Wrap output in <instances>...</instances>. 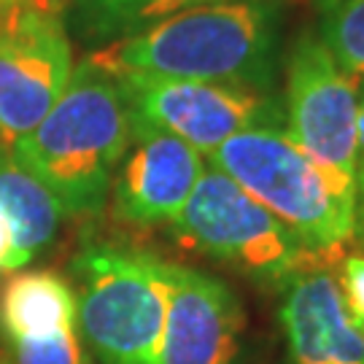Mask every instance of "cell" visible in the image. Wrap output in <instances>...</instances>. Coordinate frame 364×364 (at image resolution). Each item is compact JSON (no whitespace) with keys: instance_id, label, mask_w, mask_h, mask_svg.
I'll return each instance as SVG.
<instances>
[{"instance_id":"cell-1","label":"cell","mask_w":364,"mask_h":364,"mask_svg":"<svg viewBox=\"0 0 364 364\" xmlns=\"http://www.w3.org/2000/svg\"><path fill=\"white\" fill-rule=\"evenodd\" d=\"M278 0H210L173 11L90 57L111 73L232 84L270 92L278 65Z\"/></svg>"},{"instance_id":"cell-2","label":"cell","mask_w":364,"mask_h":364,"mask_svg":"<svg viewBox=\"0 0 364 364\" xmlns=\"http://www.w3.org/2000/svg\"><path fill=\"white\" fill-rule=\"evenodd\" d=\"M127 144L130 103L122 84L87 54L49 114L14 141L9 154L52 192L65 213L90 216L111 197Z\"/></svg>"},{"instance_id":"cell-3","label":"cell","mask_w":364,"mask_h":364,"mask_svg":"<svg viewBox=\"0 0 364 364\" xmlns=\"http://www.w3.org/2000/svg\"><path fill=\"white\" fill-rule=\"evenodd\" d=\"M208 159L284 221L318 264L340 259L356 240V178L299 149L284 127L235 132Z\"/></svg>"},{"instance_id":"cell-4","label":"cell","mask_w":364,"mask_h":364,"mask_svg":"<svg viewBox=\"0 0 364 364\" xmlns=\"http://www.w3.org/2000/svg\"><path fill=\"white\" fill-rule=\"evenodd\" d=\"M76 332L100 364H156L168 262L119 246H92L73 259Z\"/></svg>"},{"instance_id":"cell-5","label":"cell","mask_w":364,"mask_h":364,"mask_svg":"<svg viewBox=\"0 0 364 364\" xmlns=\"http://www.w3.org/2000/svg\"><path fill=\"white\" fill-rule=\"evenodd\" d=\"M170 230L183 248L230 262L259 278L287 281L318 264L284 221L213 165H205Z\"/></svg>"},{"instance_id":"cell-6","label":"cell","mask_w":364,"mask_h":364,"mask_svg":"<svg viewBox=\"0 0 364 364\" xmlns=\"http://www.w3.org/2000/svg\"><path fill=\"white\" fill-rule=\"evenodd\" d=\"M60 11L0 9V138L11 146L49 114L73 73Z\"/></svg>"},{"instance_id":"cell-7","label":"cell","mask_w":364,"mask_h":364,"mask_svg":"<svg viewBox=\"0 0 364 364\" xmlns=\"http://www.w3.org/2000/svg\"><path fill=\"white\" fill-rule=\"evenodd\" d=\"M114 76L122 84L132 117L181 138L203 156L213 154L235 132L257 124H278L281 114V105H275L267 92L246 87L138 73Z\"/></svg>"},{"instance_id":"cell-8","label":"cell","mask_w":364,"mask_h":364,"mask_svg":"<svg viewBox=\"0 0 364 364\" xmlns=\"http://www.w3.org/2000/svg\"><path fill=\"white\" fill-rule=\"evenodd\" d=\"M284 114V130L299 149L356 178L359 78L316 33L302 36L289 57Z\"/></svg>"},{"instance_id":"cell-9","label":"cell","mask_w":364,"mask_h":364,"mask_svg":"<svg viewBox=\"0 0 364 364\" xmlns=\"http://www.w3.org/2000/svg\"><path fill=\"white\" fill-rule=\"evenodd\" d=\"M203 170L200 151L130 114V144L111 183L117 219L135 227H170L195 192Z\"/></svg>"},{"instance_id":"cell-10","label":"cell","mask_w":364,"mask_h":364,"mask_svg":"<svg viewBox=\"0 0 364 364\" xmlns=\"http://www.w3.org/2000/svg\"><path fill=\"white\" fill-rule=\"evenodd\" d=\"M168 311L156 364H235L246 318L232 289L178 264H168Z\"/></svg>"},{"instance_id":"cell-11","label":"cell","mask_w":364,"mask_h":364,"mask_svg":"<svg viewBox=\"0 0 364 364\" xmlns=\"http://www.w3.org/2000/svg\"><path fill=\"white\" fill-rule=\"evenodd\" d=\"M281 284L278 316L291 364H364V332L335 275L313 264Z\"/></svg>"},{"instance_id":"cell-12","label":"cell","mask_w":364,"mask_h":364,"mask_svg":"<svg viewBox=\"0 0 364 364\" xmlns=\"http://www.w3.org/2000/svg\"><path fill=\"white\" fill-rule=\"evenodd\" d=\"M76 329V294L46 270L19 273L0 291V332L9 343L43 340Z\"/></svg>"},{"instance_id":"cell-13","label":"cell","mask_w":364,"mask_h":364,"mask_svg":"<svg viewBox=\"0 0 364 364\" xmlns=\"http://www.w3.org/2000/svg\"><path fill=\"white\" fill-rule=\"evenodd\" d=\"M0 216L27 259L52 243L65 216L52 192L14 162L9 146L0 149Z\"/></svg>"},{"instance_id":"cell-14","label":"cell","mask_w":364,"mask_h":364,"mask_svg":"<svg viewBox=\"0 0 364 364\" xmlns=\"http://www.w3.org/2000/svg\"><path fill=\"white\" fill-rule=\"evenodd\" d=\"M210 0H70L63 11L68 36L90 49H103L151 22Z\"/></svg>"},{"instance_id":"cell-15","label":"cell","mask_w":364,"mask_h":364,"mask_svg":"<svg viewBox=\"0 0 364 364\" xmlns=\"http://www.w3.org/2000/svg\"><path fill=\"white\" fill-rule=\"evenodd\" d=\"M318 36L340 65L364 78V0H316Z\"/></svg>"},{"instance_id":"cell-16","label":"cell","mask_w":364,"mask_h":364,"mask_svg":"<svg viewBox=\"0 0 364 364\" xmlns=\"http://www.w3.org/2000/svg\"><path fill=\"white\" fill-rule=\"evenodd\" d=\"M14 364H92V353L76 329L43 340L9 343Z\"/></svg>"},{"instance_id":"cell-17","label":"cell","mask_w":364,"mask_h":364,"mask_svg":"<svg viewBox=\"0 0 364 364\" xmlns=\"http://www.w3.org/2000/svg\"><path fill=\"white\" fill-rule=\"evenodd\" d=\"M340 289L346 294L353 321L364 332V254H351V257L343 259Z\"/></svg>"},{"instance_id":"cell-18","label":"cell","mask_w":364,"mask_h":364,"mask_svg":"<svg viewBox=\"0 0 364 364\" xmlns=\"http://www.w3.org/2000/svg\"><path fill=\"white\" fill-rule=\"evenodd\" d=\"M356 240L364 246V78L359 87V124H356Z\"/></svg>"},{"instance_id":"cell-19","label":"cell","mask_w":364,"mask_h":364,"mask_svg":"<svg viewBox=\"0 0 364 364\" xmlns=\"http://www.w3.org/2000/svg\"><path fill=\"white\" fill-rule=\"evenodd\" d=\"M27 262L30 259L19 251L11 230H9V224H6V219L0 216V273H14V270L25 267Z\"/></svg>"},{"instance_id":"cell-20","label":"cell","mask_w":364,"mask_h":364,"mask_svg":"<svg viewBox=\"0 0 364 364\" xmlns=\"http://www.w3.org/2000/svg\"><path fill=\"white\" fill-rule=\"evenodd\" d=\"M70 0H0V9H46V11H65Z\"/></svg>"},{"instance_id":"cell-21","label":"cell","mask_w":364,"mask_h":364,"mask_svg":"<svg viewBox=\"0 0 364 364\" xmlns=\"http://www.w3.org/2000/svg\"><path fill=\"white\" fill-rule=\"evenodd\" d=\"M0 364H14V362L9 359V356H0Z\"/></svg>"},{"instance_id":"cell-22","label":"cell","mask_w":364,"mask_h":364,"mask_svg":"<svg viewBox=\"0 0 364 364\" xmlns=\"http://www.w3.org/2000/svg\"><path fill=\"white\" fill-rule=\"evenodd\" d=\"M3 146H6V144H3V138H0V149H3Z\"/></svg>"}]
</instances>
